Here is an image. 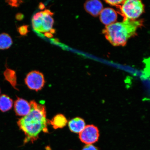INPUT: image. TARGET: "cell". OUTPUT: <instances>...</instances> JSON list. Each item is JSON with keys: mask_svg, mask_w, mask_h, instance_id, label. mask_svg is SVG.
I'll list each match as a JSON object with an SVG mask.
<instances>
[{"mask_svg": "<svg viewBox=\"0 0 150 150\" xmlns=\"http://www.w3.org/2000/svg\"><path fill=\"white\" fill-rule=\"evenodd\" d=\"M31 105L30 111L27 115L19 119L18 126L25 135L24 143L33 142L39 138V134L42 131L48 132L46 119V112L45 106L38 104L34 100L30 103Z\"/></svg>", "mask_w": 150, "mask_h": 150, "instance_id": "1", "label": "cell"}, {"mask_svg": "<svg viewBox=\"0 0 150 150\" xmlns=\"http://www.w3.org/2000/svg\"><path fill=\"white\" fill-rule=\"evenodd\" d=\"M50 33H51L52 34H54L55 33V29H52L51 30H50Z\"/></svg>", "mask_w": 150, "mask_h": 150, "instance_id": "22", "label": "cell"}, {"mask_svg": "<svg viewBox=\"0 0 150 150\" xmlns=\"http://www.w3.org/2000/svg\"><path fill=\"white\" fill-rule=\"evenodd\" d=\"M99 137L98 127L93 125H86L79 135L81 142L86 145H92L98 141Z\"/></svg>", "mask_w": 150, "mask_h": 150, "instance_id": "6", "label": "cell"}, {"mask_svg": "<svg viewBox=\"0 0 150 150\" xmlns=\"http://www.w3.org/2000/svg\"><path fill=\"white\" fill-rule=\"evenodd\" d=\"M54 13L49 9H45L33 15L32 24L34 30L38 32H48L52 29L54 23L52 17Z\"/></svg>", "mask_w": 150, "mask_h": 150, "instance_id": "3", "label": "cell"}, {"mask_svg": "<svg viewBox=\"0 0 150 150\" xmlns=\"http://www.w3.org/2000/svg\"><path fill=\"white\" fill-rule=\"evenodd\" d=\"M84 6L86 12L93 16H98L103 9L102 3L98 0L87 1Z\"/></svg>", "mask_w": 150, "mask_h": 150, "instance_id": "9", "label": "cell"}, {"mask_svg": "<svg viewBox=\"0 0 150 150\" xmlns=\"http://www.w3.org/2000/svg\"><path fill=\"white\" fill-rule=\"evenodd\" d=\"M82 150H99L97 147L93 145H87Z\"/></svg>", "mask_w": 150, "mask_h": 150, "instance_id": "18", "label": "cell"}, {"mask_svg": "<svg viewBox=\"0 0 150 150\" xmlns=\"http://www.w3.org/2000/svg\"><path fill=\"white\" fill-rule=\"evenodd\" d=\"M6 80L10 83L14 88H16L17 84V77L16 71L6 67L4 72Z\"/></svg>", "mask_w": 150, "mask_h": 150, "instance_id": "14", "label": "cell"}, {"mask_svg": "<svg viewBox=\"0 0 150 150\" xmlns=\"http://www.w3.org/2000/svg\"><path fill=\"white\" fill-rule=\"evenodd\" d=\"M12 99L8 96L2 95L0 96V110L3 112L8 111L12 108Z\"/></svg>", "mask_w": 150, "mask_h": 150, "instance_id": "12", "label": "cell"}, {"mask_svg": "<svg viewBox=\"0 0 150 150\" xmlns=\"http://www.w3.org/2000/svg\"><path fill=\"white\" fill-rule=\"evenodd\" d=\"M48 122L55 129L63 128L66 125L67 122V118L62 114H57L51 120H48Z\"/></svg>", "mask_w": 150, "mask_h": 150, "instance_id": "11", "label": "cell"}, {"mask_svg": "<svg viewBox=\"0 0 150 150\" xmlns=\"http://www.w3.org/2000/svg\"><path fill=\"white\" fill-rule=\"evenodd\" d=\"M14 110L17 115L25 117L30 111V104L27 100L18 97L14 102Z\"/></svg>", "mask_w": 150, "mask_h": 150, "instance_id": "7", "label": "cell"}, {"mask_svg": "<svg viewBox=\"0 0 150 150\" xmlns=\"http://www.w3.org/2000/svg\"><path fill=\"white\" fill-rule=\"evenodd\" d=\"M69 129L73 132L80 134L86 127L84 120L81 118L77 117L69 121L68 124Z\"/></svg>", "mask_w": 150, "mask_h": 150, "instance_id": "10", "label": "cell"}, {"mask_svg": "<svg viewBox=\"0 0 150 150\" xmlns=\"http://www.w3.org/2000/svg\"><path fill=\"white\" fill-rule=\"evenodd\" d=\"M44 35L45 36L48 38H52L53 37V35L50 32L45 33Z\"/></svg>", "mask_w": 150, "mask_h": 150, "instance_id": "20", "label": "cell"}, {"mask_svg": "<svg viewBox=\"0 0 150 150\" xmlns=\"http://www.w3.org/2000/svg\"><path fill=\"white\" fill-rule=\"evenodd\" d=\"M117 18V12L114 9L110 8L103 9L100 14L101 22L106 26L115 23Z\"/></svg>", "mask_w": 150, "mask_h": 150, "instance_id": "8", "label": "cell"}, {"mask_svg": "<svg viewBox=\"0 0 150 150\" xmlns=\"http://www.w3.org/2000/svg\"><path fill=\"white\" fill-rule=\"evenodd\" d=\"M24 18V16L23 14L21 13H17L15 16V18H16V20L18 21H21Z\"/></svg>", "mask_w": 150, "mask_h": 150, "instance_id": "19", "label": "cell"}, {"mask_svg": "<svg viewBox=\"0 0 150 150\" xmlns=\"http://www.w3.org/2000/svg\"><path fill=\"white\" fill-rule=\"evenodd\" d=\"M144 7L142 1L137 0L124 1L121 7V13L125 19L135 20L144 12Z\"/></svg>", "mask_w": 150, "mask_h": 150, "instance_id": "4", "label": "cell"}, {"mask_svg": "<svg viewBox=\"0 0 150 150\" xmlns=\"http://www.w3.org/2000/svg\"><path fill=\"white\" fill-rule=\"evenodd\" d=\"M142 24V21L125 19L122 22H115L106 26L103 33L113 45L124 46L128 39L136 34L137 30Z\"/></svg>", "mask_w": 150, "mask_h": 150, "instance_id": "2", "label": "cell"}, {"mask_svg": "<svg viewBox=\"0 0 150 150\" xmlns=\"http://www.w3.org/2000/svg\"><path fill=\"white\" fill-rule=\"evenodd\" d=\"M124 1H121V0H114V1H106L105 2L111 5L117 6L121 4H122Z\"/></svg>", "mask_w": 150, "mask_h": 150, "instance_id": "17", "label": "cell"}, {"mask_svg": "<svg viewBox=\"0 0 150 150\" xmlns=\"http://www.w3.org/2000/svg\"><path fill=\"white\" fill-rule=\"evenodd\" d=\"M39 8L41 10H43L45 8V6L44 4L42 3H39Z\"/></svg>", "mask_w": 150, "mask_h": 150, "instance_id": "21", "label": "cell"}, {"mask_svg": "<svg viewBox=\"0 0 150 150\" xmlns=\"http://www.w3.org/2000/svg\"><path fill=\"white\" fill-rule=\"evenodd\" d=\"M0 93H1V90H0Z\"/></svg>", "mask_w": 150, "mask_h": 150, "instance_id": "23", "label": "cell"}, {"mask_svg": "<svg viewBox=\"0 0 150 150\" xmlns=\"http://www.w3.org/2000/svg\"><path fill=\"white\" fill-rule=\"evenodd\" d=\"M25 82L30 89L36 91H40L45 84L44 74L39 71H32L26 76Z\"/></svg>", "mask_w": 150, "mask_h": 150, "instance_id": "5", "label": "cell"}, {"mask_svg": "<svg viewBox=\"0 0 150 150\" xmlns=\"http://www.w3.org/2000/svg\"><path fill=\"white\" fill-rule=\"evenodd\" d=\"M13 43L12 38L8 34L3 33L0 34V50L8 49L12 46Z\"/></svg>", "mask_w": 150, "mask_h": 150, "instance_id": "13", "label": "cell"}, {"mask_svg": "<svg viewBox=\"0 0 150 150\" xmlns=\"http://www.w3.org/2000/svg\"><path fill=\"white\" fill-rule=\"evenodd\" d=\"M7 4L12 7H18L23 3L22 1H16V0H7L5 1Z\"/></svg>", "mask_w": 150, "mask_h": 150, "instance_id": "16", "label": "cell"}, {"mask_svg": "<svg viewBox=\"0 0 150 150\" xmlns=\"http://www.w3.org/2000/svg\"><path fill=\"white\" fill-rule=\"evenodd\" d=\"M29 26L28 25H24L20 26L18 28V31L21 35L25 36L29 32Z\"/></svg>", "mask_w": 150, "mask_h": 150, "instance_id": "15", "label": "cell"}]
</instances>
